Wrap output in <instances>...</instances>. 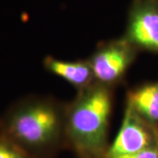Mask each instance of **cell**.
Wrapping results in <instances>:
<instances>
[{
  "label": "cell",
  "instance_id": "obj_4",
  "mask_svg": "<svg viewBox=\"0 0 158 158\" xmlns=\"http://www.w3.org/2000/svg\"><path fill=\"white\" fill-rule=\"evenodd\" d=\"M125 38L136 48L158 52V0H134Z\"/></svg>",
  "mask_w": 158,
  "mask_h": 158
},
{
  "label": "cell",
  "instance_id": "obj_7",
  "mask_svg": "<svg viewBox=\"0 0 158 158\" xmlns=\"http://www.w3.org/2000/svg\"><path fill=\"white\" fill-rule=\"evenodd\" d=\"M127 104L149 124L158 122V83L144 85L128 94Z\"/></svg>",
  "mask_w": 158,
  "mask_h": 158
},
{
  "label": "cell",
  "instance_id": "obj_5",
  "mask_svg": "<svg viewBox=\"0 0 158 158\" xmlns=\"http://www.w3.org/2000/svg\"><path fill=\"white\" fill-rule=\"evenodd\" d=\"M152 129L127 104L121 127L113 142L109 146L106 158H114L141 151L156 144Z\"/></svg>",
  "mask_w": 158,
  "mask_h": 158
},
{
  "label": "cell",
  "instance_id": "obj_9",
  "mask_svg": "<svg viewBox=\"0 0 158 158\" xmlns=\"http://www.w3.org/2000/svg\"><path fill=\"white\" fill-rule=\"evenodd\" d=\"M114 158H158V147L156 145L147 148L141 151L130 154L127 156H121Z\"/></svg>",
  "mask_w": 158,
  "mask_h": 158
},
{
  "label": "cell",
  "instance_id": "obj_8",
  "mask_svg": "<svg viewBox=\"0 0 158 158\" xmlns=\"http://www.w3.org/2000/svg\"><path fill=\"white\" fill-rule=\"evenodd\" d=\"M0 158H39L0 135Z\"/></svg>",
  "mask_w": 158,
  "mask_h": 158
},
{
  "label": "cell",
  "instance_id": "obj_1",
  "mask_svg": "<svg viewBox=\"0 0 158 158\" xmlns=\"http://www.w3.org/2000/svg\"><path fill=\"white\" fill-rule=\"evenodd\" d=\"M66 112L50 98L28 96L0 116V135L27 152L46 158L65 137Z\"/></svg>",
  "mask_w": 158,
  "mask_h": 158
},
{
  "label": "cell",
  "instance_id": "obj_3",
  "mask_svg": "<svg viewBox=\"0 0 158 158\" xmlns=\"http://www.w3.org/2000/svg\"><path fill=\"white\" fill-rule=\"evenodd\" d=\"M135 50L125 37L100 47L89 60L95 80L109 86L118 82L134 61Z\"/></svg>",
  "mask_w": 158,
  "mask_h": 158
},
{
  "label": "cell",
  "instance_id": "obj_2",
  "mask_svg": "<svg viewBox=\"0 0 158 158\" xmlns=\"http://www.w3.org/2000/svg\"><path fill=\"white\" fill-rule=\"evenodd\" d=\"M112 98L110 86L95 81L66 110L65 138L79 158H106Z\"/></svg>",
  "mask_w": 158,
  "mask_h": 158
},
{
  "label": "cell",
  "instance_id": "obj_6",
  "mask_svg": "<svg viewBox=\"0 0 158 158\" xmlns=\"http://www.w3.org/2000/svg\"><path fill=\"white\" fill-rule=\"evenodd\" d=\"M44 66L48 71L65 79L79 90L96 81L90 61L66 62L48 56L44 60Z\"/></svg>",
  "mask_w": 158,
  "mask_h": 158
}]
</instances>
